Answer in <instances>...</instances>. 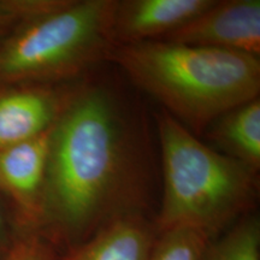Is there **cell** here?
Instances as JSON below:
<instances>
[{
  "label": "cell",
  "mask_w": 260,
  "mask_h": 260,
  "mask_svg": "<svg viewBox=\"0 0 260 260\" xmlns=\"http://www.w3.org/2000/svg\"><path fill=\"white\" fill-rule=\"evenodd\" d=\"M214 0H125L117 2L112 35L116 45L167 38L210 8Z\"/></svg>",
  "instance_id": "ba28073f"
},
{
  "label": "cell",
  "mask_w": 260,
  "mask_h": 260,
  "mask_svg": "<svg viewBox=\"0 0 260 260\" xmlns=\"http://www.w3.org/2000/svg\"><path fill=\"white\" fill-rule=\"evenodd\" d=\"M54 124L27 141L0 149V189L10 195L27 222L45 214V183Z\"/></svg>",
  "instance_id": "8992f818"
},
{
  "label": "cell",
  "mask_w": 260,
  "mask_h": 260,
  "mask_svg": "<svg viewBox=\"0 0 260 260\" xmlns=\"http://www.w3.org/2000/svg\"><path fill=\"white\" fill-rule=\"evenodd\" d=\"M76 90L46 87L0 89V149L27 141L50 129Z\"/></svg>",
  "instance_id": "52a82bcc"
},
{
  "label": "cell",
  "mask_w": 260,
  "mask_h": 260,
  "mask_svg": "<svg viewBox=\"0 0 260 260\" xmlns=\"http://www.w3.org/2000/svg\"><path fill=\"white\" fill-rule=\"evenodd\" d=\"M3 229H4V218H3L2 210H0V233L3 232Z\"/></svg>",
  "instance_id": "9a60e30c"
},
{
  "label": "cell",
  "mask_w": 260,
  "mask_h": 260,
  "mask_svg": "<svg viewBox=\"0 0 260 260\" xmlns=\"http://www.w3.org/2000/svg\"><path fill=\"white\" fill-rule=\"evenodd\" d=\"M5 260H53V254L41 240L31 237L18 242Z\"/></svg>",
  "instance_id": "5bb4252c"
},
{
  "label": "cell",
  "mask_w": 260,
  "mask_h": 260,
  "mask_svg": "<svg viewBox=\"0 0 260 260\" xmlns=\"http://www.w3.org/2000/svg\"><path fill=\"white\" fill-rule=\"evenodd\" d=\"M205 260H260L259 220H241L218 242L209 245Z\"/></svg>",
  "instance_id": "8fae6325"
},
{
  "label": "cell",
  "mask_w": 260,
  "mask_h": 260,
  "mask_svg": "<svg viewBox=\"0 0 260 260\" xmlns=\"http://www.w3.org/2000/svg\"><path fill=\"white\" fill-rule=\"evenodd\" d=\"M154 239L138 217L122 216L73 247L61 260H148Z\"/></svg>",
  "instance_id": "9c48e42d"
},
{
  "label": "cell",
  "mask_w": 260,
  "mask_h": 260,
  "mask_svg": "<svg viewBox=\"0 0 260 260\" xmlns=\"http://www.w3.org/2000/svg\"><path fill=\"white\" fill-rule=\"evenodd\" d=\"M64 0H0V42L25 22L61 5Z\"/></svg>",
  "instance_id": "4fadbf2b"
},
{
  "label": "cell",
  "mask_w": 260,
  "mask_h": 260,
  "mask_svg": "<svg viewBox=\"0 0 260 260\" xmlns=\"http://www.w3.org/2000/svg\"><path fill=\"white\" fill-rule=\"evenodd\" d=\"M210 236L191 228H174L160 233L148 260H205Z\"/></svg>",
  "instance_id": "7c38bea8"
},
{
  "label": "cell",
  "mask_w": 260,
  "mask_h": 260,
  "mask_svg": "<svg viewBox=\"0 0 260 260\" xmlns=\"http://www.w3.org/2000/svg\"><path fill=\"white\" fill-rule=\"evenodd\" d=\"M211 126L210 138L222 153L248 165L260 168V102L252 100L223 113Z\"/></svg>",
  "instance_id": "30bf717a"
},
{
  "label": "cell",
  "mask_w": 260,
  "mask_h": 260,
  "mask_svg": "<svg viewBox=\"0 0 260 260\" xmlns=\"http://www.w3.org/2000/svg\"><path fill=\"white\" fill-rule=\"evenodd\" d=\"M126 162L117 107L100 88L76 92L54 123L45 183V214L80 234L111 203Z\"/></svg>",
  "instance_id": "6da1fadb"
},
{
  "label": "cell",
  "mask_w": 260,
  "mask_h": 260,
  "mask_svg": "<svg viewBox=\"0 0 260 260\" xmlns=\"http://www.w3.org/2000/svg\"><path fill=\"white\" fill-rule=\"evenodd\" d=\"M116 0H64L0 42V82L75 77L109 57Z\"/></svg>",
  "instance_id": "277c9868"
},
{
  "label": "cell",
  "mask_w": 260,
  "mask_h": 260,
  "mask_svg": "<svg viewBox=\"0 0 260 260\" xmlns=\"http://www.w3.org/2000/svg\"><path fill=\"white\" fill-rule=\"evenodd\" d=\"M164 194L159 233L191 228L211 235L246 209L255 170L198 140L169 113L158 117Z\"/></svg>",
  "instance_id": "3957f363"
},
{
  "label": "cell",
  "mask_w": 260,
  "mask_h": 260,
  "mask_svg": "<svg viewBox=\"0 0 260 260\" xmlns=\"http://www.w3.org/2000/svg\"><path fill=\"white\" fill-rule=\"evenodd\" d=\"M161 41L242 52L259 57V0H214L210 8Z\"/></svg>",
  "instance_id": "5b68a950"
},
{
  "label": "cell",
  "mask_w": 260,
  "mask_h": 260,
  "mask_svg": "<svg viewBox=\"0 0 260 260\" xmlns=\"http://www.w3.org/2000/svg\"><path fill=\"white\" fill-rule=\"evenodd\" d=\"M107 59L193 134L259 95V57L242 52L154 40L116 45Z\"/></svg>",
  "instance_id": "7a4b0ae2"
}]
</instances>
